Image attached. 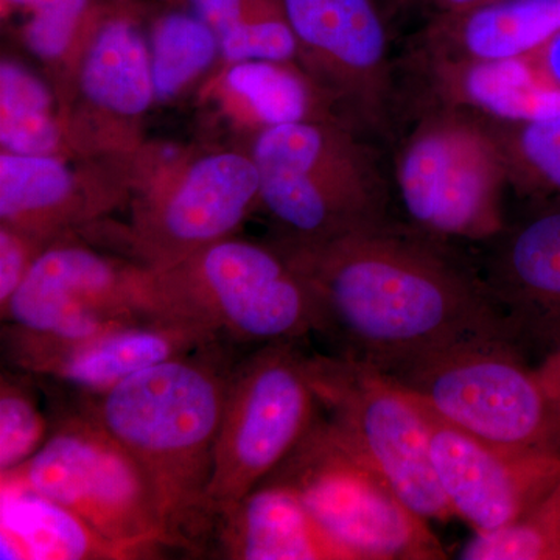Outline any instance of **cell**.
I'll list each match as a JSON object with an SVG mask.
<instances>
[{
  "instance_id": "cell-31",
  "label": "cell",
  "mask_w": 560,
  "mask_h": 560,
  "mask_svg": "<svg viewBox=\"0 0 560 560\" xmlns=\"http://www.w3.org/2000/svg\"><path fill=\"white\" fill-rule=\"evenodd\" d=\"M47 245L38 238L0 224V308L20 289Z\"/></svg>"
},
{
  "instance_id": "cell-26",
  "label": "cell",
  "mask_w": 560,
  "mask_h": 560,
  "mask_svg": "<svg viewBox=\"0 0 560 560\" xmlns=\"http://www.w3.org/2000/svg\"><path fill=\"white\" fill-rule=\"evenodd\" d=\"M147 36L156 105H173L200 91L220 68L215 32L186 7L149 11Z\"/></svg>"
},
{
  "instance_id": "cell-23",
  "label": "cell",
  "mask_w": 560,
  "mask_h": 560,
  "mask_svg": "<svg viewBox=\"0 0 560 560\" xmlns=\"http://www.w3.org/2000/svg\"><path fill=\"white\" fill-rule=\"evenodd\" d=\"M0 559L136 560L75 512L9 478H0Z\"/></svg>"
},
{
  "instance_id": "cell-30",
  "label": "cell",
  "mask_w": 560,
  "mask_h": 560,
  "mask_svg": "<svg viewBox=\"0 0 560 560\" xmlns=\"http://www.w3.org/2000/svg\"><path fill=\"white\" fill-rule=\"evenodd\" d=\"M184 7L197 14L215 32L221 44L238 33L285 14L282 0H183Z\"/></svg>"
},
{
  "instance_id": "cell-29",
  "label": "cell",
  "mask_w": 560,
  "mask_h": 560,
  "mask_svg": "<svg viewBox=\"0 0 560 560\" xmlns=\"http://www.w3.org/2000/svg\"><path fill=\"white\" fill-rule=\"evenodd\" d=\"M32 375L3 370L0 377V474L18 469L49 438L51 419L39 408Z\"/></svg>"
},
{
  "instance_id": "cell-1",
  "label": "cell",
  "mask_w": 560,
  "mask_h": 560,
  "mask_svg": "<svg viewBox=\"0 0 560 560\" xmlns=\"http://www.w3.org/2000/svg\"><path fill=\"white\" fill-rule=\"evenodd\" d=\"M270 241L311 285L331 355L396 375L460 346H517L481 276L425 232L386 221L334 241Z\"/></svg>"
},
{
  "instance_id": "cell-2",
  "label": "cell",
  "mask_w": 560,
  "mask_h": 560,
  "mask_svg": "<svg viewBox=\"0 0 560 560\" xmlns=\"http://www.w3.org/2000/svg\"><path fill=\"white\" fill-rule=\"evenodd\" d=\"M242 349L210 341L98 396H51L90 416L135 456L160 495L175 550L194 558H208L209 488L228 382Z\"/></svg>"
},
{
  "instance_id": "cell-34",
  "label": "cell",
  "mask_w": 560,
  "mask_h": 560,
  "mask_svg": "<svg viewBox=\"0 0 560 560\" xmlns=\"http://www.w3.org/2000/svg\"><path fill=\"white\" fill-rule=\"evenodd\" d=\"M488 2H492V0H431L438 14L459 13V11L470 10Z\"/></svg>"
},
{
  "instance_id": "cell-6",
  "label": "cell",
  "mask_w": 560,
  "mask_h": 560,
  "mask_svg": "<svg viewBox=\"0 0 560 560\" xmlns=\"http://www.w3.org/2000/svg\"><path fill=\"white\" fill-rule=\"evenodd\" d=\"M153 271L173 315L243 349L315 334L311 285L270 238L235 234Z\"/></svg>"
},
{
  "instance_id": "cell-18",
  "label": "cell",
  "mask_w": 560,
  "mask_h": 560,
  "mask_svg": "<svg viewBox=\"0 0 560 560\" xmlns=\"http://www.w3.org/2000/svg\"><path fill=\"white\" fill-rule=\"evenodd\" d=\"M215 340L223 338L197 320L153 316L102 331L28 375L54 397L81 399L98 396L140 371Z\"/></svg>"
},
{
  "instance_id": "cell-21",
  "label": "cell",
  "mask_w": 560,
  "mask_h": 560,
  "mask_svg": "<svg viewBox=\"0 0 560 560\" xmlns=\"http://www.w3.org/2000/svg\"><path fill=\"white\" fill-rule=\"evenodd\" d=\"M434 91L444 106L495 124H523L560 113V91L534 57L466 60L430 57Z\"/></svg>"
},
{
  "instance_id": "cell-12",
  "label": "cell",
  "mask_w": 560,
  "mask_h": 560,
  "mask_svg": "<svg viewBox=\"0 0 560 560\" xmlns=\"http://www.w3.org/2000/svg\"><path fill=\"white\" fill-rule=\"evenodd\" d=\"M300 342L248 349L232 368L209 488L213 517L257 488L318 420Z\"/></svg>"
},
{
  "instance_id": "cell-5",
  "label": "cell",
  "mask_w": 560,
  "mask_h": 560,
  "mask_svg": "<svg viewBox=\"0 0 560 560\" xmlns=\"http://www.w3.org/2000/svg\"><path fill=\"white\" fill-rule=\"evenodd\" d=\"M355 130L345 121H301L249 140L271 238L318 243L386 223L385 184Z\"/></svg>"
},
{
  "instance_id": "cell-7",
  "label": "cell",
  "mask_w": 560,
  "mask_h": 560,
  "mask_svg": "<svg viewBox=\"0 0 560 560\" xmlns=\"http://www.w3.org/2000/svg\"><path fill=\"white\" fill-rule=\"evenodd\" d=\"M264 481L290 489L345 560L447 559L430 522L342 440L324 412Z\"/></svg>"
},
{
  "instance_id": "cell-17",
  "label": "cell",
  "mask_w": 560,
  "mask_h": 560,
  "mask_svg": "<svg viewBox=\"0 0 560 560\" xmlns=\"http://www.w3.org/2000/svg\"><path fill=\"white\" fill-rule=\"evenodd\" d=\"M490 242L482 282L518 348L533 346L547 357L560 346V201Z\"/></svg>"
},
{
  "instance_id": "cell-11",
  "label": "cell",
  "mask_w": 560,
  "mask_h": 560,
  "mask_svg": "<svg viewBox=\"0 0 560 560\" xmlns=\"http://www.w3.org/2000/svg\"><path fill=\"white\" fill-rule=\"evenodd\" d=\"M308 381L342 440L425 521L455 517L430 458L425 420L415 394L393 375L338 355L307 353Z\"/></svg>"
},
{
  "instance_id": "cell-16",
  "label": "cell",
  "mask_w": 560,
  "mask_h": 560,
  "mask_svg": "<svg viewBox=\"0 0 560 560\" xmlns=\"http://www.w3.org/2000/svg\"><path fill=\"white\" fill-rule=\"evenodd\" d=\"M415 397L425 420L431 464L440 488L455 517L463 518L475 533L506 525L559 485L560 456L490 444Z\"/></svg>"
},
{
  "instance_id": "cell-25",
  "label": "cell",
  "mask_w": 560,
  "mask_h": 560,
  "mask_svg": "<svg viewBox=\"0 0 560 560\" xmlns=\"http://www.w3.org/2000/svg\"><path fill=\"white\" fill-rule=\"evenodd\" d=\"M0 151L75 160L60 98L50 81L5 54L0 61Z\"/></svg>"
},
{
  "instance_id": "cell-22",
  "label": "cell",
  "mask_w": 560,
  "mask_h": 560,
  "mask_svg": "<svg viewBox=\"0 0 560 560\" xmlns=\"http://www.w3.org/2000/svg\"><path fill=\"white\" fill-rule=\"evenodd\" d=\"M560 32V0H492L438 14L427 31L430 57L508 60L533 57Z\"/></svg>"
},
{
  "instance_id": "cell-27",
  "label": "cell",
  "mask_w": 560,
  "mask_h": 560,
  "mask_svg": "<svg viewBox=\"0 0 560 560\" xmlns=\"http://www.w3.org/2000/svg\"><path fill=\"white\" fill-rule=\"evenodd\" d=\"M459 559L560 560V482L514 521L475 533Z\"/></svg>"
},
{
  "instance_id": "cell-13",
  "label": "cell",
  "mask_w": 560,
  "mask_h": 560,
  "mask_svg": "<svg viewBox=\"0 0 560 560\" xmlns=\"http://www.w3.org/2000/svg\"><path fill=\"white\" fill-rule=\"evenodd\" d=\"M149 11L143 0H109L81 55L61 108L75 160H132L151 145Z\"/></svg>"
},
{
  "instance_id": "cell-8",
  "label": "cell",
  "mask_w": 560,
  "mask_h": 560,
  "mask_svg": "<svg viewBox=\"0 0 560 560\" xmlns=\"http://www.w3.org/2000/svg\"><path fill=\"white\" fill-rule=\"evenodd\" d=\"M49 438L18 469L0 474L75 512L138 559L175 550L149 475L94 419L55 401Z\"/></svg>"
},
{
  "instance_id": "cell-15",
  "label": "cell",
  "mask_w": 560,
  "mask_h": 560,
  "mask_svg": "<svg viewBox=\"0 0 560 560\" xmlns=\"http://www.w3.org/2000/svg\"><path fill=\"white\" fill-rule=\"evenodd\" d=\"M298 62L350 125L378 128L390 101L385 22L375 0H282Z\"/></svg>"
},
{
  "instance_id": "cell-33",
  "label": "cell",
  "mask_w": 560,
  "mask_h": 560,
  "mask_svg": "<svg viewBox=\"0 0 560 560\" xmlns=\"http://www.w3.org/2000/svg\"><path fill=\"white\" fill-rule=\"evenodd\" d=\"M537 372L548 389L551 390L552 396L560 401V346L545 357L540 366L537 368Z\"/></svg>"
},
{
  "instance_id": "cell-19",
  "label": "cell",
  "mask_w": 560,
  "mask_h": 560,
  "mask_svg": "<svg viewBox=\"0 0 560 560\" xmlns=\"http://www.w3.org/2000/svg\"><path fill=\"white\" fill-rule=\"evenodd\" d=\"M198 95L230 130L248 142L271 128L301 121L334 120L350 125L330 95L298 61L249 60L221 65Z\"/></svg>"
},
{
  "instance_id": "cell-10",
  "label": "cell",
  "mask_w": 560,
  "mask_h": 560,
  "mask_svg": "<svg viewBox=\"0 0 560 560\" xmlns=\"http://www.w3.org/2000/svg\"><path fill=\"white\" fill-rule=\"evenodd\" d=\"M480 440L560 456V401L510 342L460 346L393 375Z\"/></svg>"
},
{
  "instance_id": "cell-32",
  "label": "cell",
  "mask_w": 560,
  "mask_h": 560,
  "mask_svg": "<svg viewBox=\"0 0 560 560\" xmlns=\"http://www.w3.org/2000/svg\"><path fill=\"white\" fill-rule=\"evenodd\" d=\"M533 57L552 86L560 91V32Z\"/></svg>"
},
{
  "instance_id": "cell-4",
  "label": "cell",
  "mask_w": 560,
  "mask_h": 560,
  "mask_svg": "<svg viewBox=\"0 0 560 560\" xmlns=\"http://www.w3.org/2000/svg\"><path fill=\"white\" fill-rule=\"evenodd\" d=\"M260 206V176L246 147L195 145L154 151L132 195L127 223L95 224L80 235L105 238L125 259L164 270L238 234Z\"/></svg>"
},
{
  "instance_id": "cell-20",
  "label": "cell",
  "mask_w": 560,
  "mask_h": 560,
  "mask_svg": "<svg viewBox=\"0 0 560 560\" xmlns=\"http://www.w3.org/2000/svg\"><path fill=\"white\" fill-rule=\"evenodd\" d=\"M208 558L228 560H345L300 499L260 482L213 517Z\"/></svg>"
},
{
  "instance_id": "cell-3",
  "label": "cell",
  "mask_w": 560,
  "mask_h": 560,
  "mask_svg": "<svg viewBox=\"0 0 560 560\" xmlns=\"http://www.w3.org/2000/svg\"><path fill=\"white\" fill-rule=\"evenodd\" d=\"M0 313L3 357L25 374L113 327L176 316L151 268L103 253L80 235L47 246Z\"/></svg>"
},
{
  "instance_id": "cell-9",
  "label": "cell",
  "mask_w": 560,
  "mask_h": 560,
  "mask_svg": "<svg viewBox=\"0 0 560 560\" xmlns=\"http://www.w3.org/2000/svg\"><path fill=\"white\" fill-rule=\"evenodd\" d=\"M396 180L416 230L431 237L490 242L506 228V147L499 127L470 110L423 117L401 145Z\"/></svg>"
},
{
  "instance_id": "cell-14",
  "label": "cell",
  "mask_w": 560,
  "mask_h": 560,
  "mask_svg": "<svg viewBox=\"0 0 560 560\" xmlns=\"http://www.w3.org/2000/svg\"><path fill=\"white\" fill-rule=\"evenodd\" d=\"M156 143L132 160H66L0 151V224L44 245L128 208Z\"/></svg>"
},
{
  "instance_id": "cell-28",
  "label": "cell",
  "mask_w": 560,
  "mask_h": 560,
  "mask_svg": "<svg viewBox=\"0 0 560 560\" xmlns=\"http://www.w3.org/2000/svg\"><path fill=\"white\" fill-rule=\"evenodd\" d=\"M495 125L510 158L511 186L539 200L560 201V113Z\"/></svg>"
},
{
  "instance_id": "cell-24",
  "label": "cell",
  "mask_w": 560,
  "mask_h": 560,
  "mask_svg": "<svg viewBox=\"0 0 560 560\" xmlns=\"http://www.w3.org/2000/svg\"><path fill=\"white\" fill-rule=\"evenodd\" d=\"M109 0H0L3 28L39 62L60 105Z\"/></svg>"
}]
</instances>
